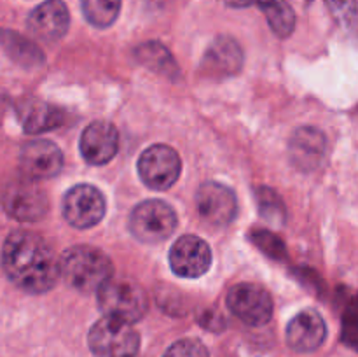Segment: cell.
Returning <instances> with one entry per match:
<instances>
[{
    "label": "cell",
    "mask_w": 358,
    "mask_h": 357,
    "mask_svg": "<svg viewBox=\"0 0 358 357\" xmlns=\"http://www.w3.org/2000/svg\"><path fill=\"white\" fill-rule=\"evenodd\" d=\"M28 30L41 41H59L69 31L70 14L63 0H45L28 16Z\"/></svg>",
    "instance_id": "obj_15"
},
{
    "label": "cell",
    "mask_w": 358,
    "mask_h": 357,
    "mask_svg": "<svg viewBox=\"0 0 358 357\" xmlns=\"http://www.w3.org/2000/svg\"><path fill=\"white\" fill-rule=\"evenodd\" d=\"M252 238H254L255 244H257L266 254L271 255V258L280 259L285 255V247H283L282 240L276 238L273 233H269V231H254V233H252Z\"/></svg>",
    "instance_id": "obj_25"
},
{
    "label": "cell",
    "mask_w": 358,
    "mask_h": 357,
    "mask_svg": "<svg viewBox=\"0 0 358 357\" xmlns=\"http://www.w3.org/2000/svg\"><path fill=\"white\" fill-rule=\"evenodd\" d=\"M98 304L105 317L135 324L149 310V298L143 287L133 279H115L101 286L96 293Z\"/></svg>",
    "instance_id": "obj_3"
},
{
    "label": "cell",
    "mask_w": 358,
    "mask_h": 357,
    "mask_svg": "<svg viewBox=\"0 0 358 357\" xmlns=\"http://www.w3.org/2000/svg\"><path fill=\"white\" fill-rule=\"evenodd\" d=\"M224 6L227 7H236V9H243V7L255 6L262 10V13H268L273 6L276 4V0H219Z\"/></svg>",
    "instance_id": "obj_27"
},
{
    "label": "cell",
    "mask_w": 358,
    "mask_h": 357,
    "mask_svg": "<svg viewBox=\"0 0 358 357\" xmlns=\"http://www.w3.org/2000/svg\"><path fill=\"white\" fill-rule=\"evenodd\" d=\"M129 230L143 244H159L177 230V214L163 200H145L133 209Z\"/></svg>",
    "instance_id": "obj_5"
},
{
    "label": "cell",
    "mask_w": 358,
    "mask_h": 357,
    "mask_svg": "<svg viewBox=\"0 0 358 357\" xmlns=\"http://www.w3.org/2000/svg\"><path fill=\"white\" fill-rule=\"evenodd\" d=\"M2 268L21 290L44 294L58 282L59 259L41 234L14 231L3 241Z\"/></svg>",
    "instance_id": "obj_1"
},
{
    "label": "cell",
    "mask_w": 358,
    "mask_h": 357,
    "mask_svg": "<svg viewBox=\"0 0 358 357\" xmlns=\"http://www.w3.org/2000/svg\"><path fill=\"white\" fill-rule=\"evenodd\" d=\"M227 307L241 322L254 328L268 324L273 317L271 294L252 282L234 286L227 293Z\"/></svg>",
    "instance_id": "obj_9"
},
{
    "label": "cell",
    "mask_w": 358,
    "mask_h": 357,
    "mask_svg": "<svg viewBox=\"0 0 358 357\" xmlns=\"http://www.w3.org/2000/svg\"><path fill=\"white\" fill-rule=\"evenodd\" d=\"M255 198H257L259 214H261L266 220L275 224L278 223L283 224V220H285L287 217V212H285V205H283L278 192H275L269 188H257V191H255Z\"/></svg>",
    "instance_id": "obj_22"
},
{
    "label": "cell",
    "mask_w": 358,
    "mask_h": 357,
    "mask_svg": "<svg viewBox=\"0 0 358 357\" xmlns=\"http://www.w3.org/2000/svg\"><path fill=\"white\" fill-rule=\"evenodd\" d=\"M84 18L96 28H108L121 13V0H83Z\"/></svg>",
    "instance_id": "obj_21"
},
{
    "label": "cell",
    "mask_w": 358,
    "mask_h": 357,
    "mask_svg": "<svg viewBox=\"0 0 358 357\" xmlns=\"http://www.w3.org/2000/svg\"><path fill=\"white\" fill-rule=\"evenodd\" d=\"M2 206L13 219L35 223L48 214L49 200L34 178H13L2 191Z\"/></svg>",
    "instance_id": "obj_6"
},
{
    "label": "cell",
    "mask_w": 358,
    "mask_h": 357,
    "mask_svg": "<svg viewBox=\"0 0 358 357\" xmlns=\"http://www.w3.org/2000/svg\"><path fill=\"white\" fill-rule=\"evenodd\" d=\"M136 58L147 65L149 69L156 70L161 76L175 79L178 76L177 63H175L171 52L159 42H145L136 49Z\"/></svg>",
    "instance_id": "obj_19"
},
{
    "label": "cell",
    "mask_w": 358,
    "mask_h": 357,
    "mask_svg": "<svg viewBox=\"0 0 358 357\" xmlns=\"http://www.w3.org/2000/svg\"><path fill=\"white\" fill-rule=\"evenodd\" d=\"M87 343L96 357H136L140 335L128 322L103 317L90 329Z\"/></svg>",
    "instance_id": "obj_4"
},
{
    "label": "cell",
    "mask_w": 358,
    "mask_h": 357,
    "mask_svg": "<svg viewBox=\"0 0 358 357\" xmlns=\"http://www.w3.org/2000/svg\"><path fill=\"white\" fill-rule=\"evenodd\" d=\"M145 2H149L150 6H164L168 0H145Z\"/></svg>",
    "instance_id": "obj_28"
},
{
    "label": "cell",
    "mask_w": 358,
    "mask_h": 357,
    "mask_svg": "<svg viewBox=\"0 0 358 357\" xmlns=\"http://www.w3.org/2000/svg\"><path fill=\"white\" fill-rule=\"evenodd\" d=\"M20 167L24 177L41 181L58 175L63 168V154L51 140H31L21 149Z\"/></svg>",
    "instance_id": "obj_12"
},
{
    "label": "cell",
    "mask_w": 358,
    "mask_h": 357,
    "mask_svg": "<svg viewBox=\"0 0 358 357\" xmlns=\"http://www.w3.org/2000/svg\"><path fill=\"white\" fill-rule=\"evenodd\" d=\"M114 275V265L103 251L91 245H76L59 258V276L77 293H98Z\"/></svg>",
    "instance_id": "obj_2"
},
{
    "label": "cell",
    "mask_w": 358,
    "mask_h": 357,
    "mask_svg": "<svg viewBox=\"0 0 358 357\" xmlns=\"http://www.w3.org/2000/svg\"><path fill=\"white\" fill-rule=\"evenodd\" d=\"M212 265V248L196 234H184L170 251V266L173 273L184 279H198L205 275Z\"/></svg>",
    "instance_id": "obj_11"
},
{
    "label": "cell",
    "mask_w": 358,
    "mask_h": 357,
    "mask_svg": "<svg viewBox=\"0 0 358 357\" xmlns=\"http://www.w3.org/2000/svg\"><path fill=\"white\" fill-rule=\"evenodd\" d=\"M196 209L205 223L217 227L227 226L238 214L236 195L220 182H205L196 192Z\"/></svg>",
    "instance_id": "obj_10"
},
{
    "label": "cell",
    "mask_w": 358,
    "mask_h": 357,
    "mask_svg": "<svg viewBox=\"0 0 358 357\" xmlns=\"http://www.w3.org/2000/svg\"><path fill=\"white\" fill-rule=\"evenodd\" d=\"M0 42H2L3 49L13 56V59H16L21 65L35 66L44 62V56H42L41 49L34 42L14 34V31H2L0 34Z\"/></svg>",
    "instance_id": "obj_20"
},
{
    "label": "cell",
    "mask_w": 358,
    "mask_h": 357,
    "mask_svg": "<svg viewBox=\"0 0 358 357\" xmlns=\"http://www.w3.org/2000/svg\"><path fill=\"white\" fill-rule=\"evenodd\" d=\"M327 336V326L317 310L299 312L287 326V343L301 354L315 352L320 349Z\"/></svg>",
    "instance_id": "obj_16"
},
{
    "label": "cell",
    "mask_w": 358,
    "mask_h": 357,
    "mask_svg": "<svg viewBox=\"0 0 358 357\" xmlns=\"http://www.w3.org/2000/svg\"><path fill=\"white\" fill-rule=\"evenodd\" d=\"M163 357H210V354L199 340L185 338L175 342Z\"/></svg>",
    "instance_id": "obj_24"
},
{
    "label": "cell",
    "mask_w": 358,
    "mask_h": 357,
    "mask_svg": "<svg viewBox=\"0 0 358 357\" xmlns=\"http://www.w3.org/2000/svg\"><path fill=\"white\" fill-rule=\"evenodd\" d=\"M107 203L94 186L77 184L63 196L62 212L66 223L77 230L93 227L103 219Z\"/></svg>",
    "instance_id": "obj_8"
},
{
    "label": "cell",
    "mask_w": 358,
    "mask_h": 357,
    "mask_svg": "<svg viewBox=\"0 0 358 357\" xmlns=\"http://www.w3.org/2000/svg\"><path fill=\"white\" fill-rule=\"evenodd\" d=\"M79 149L90 164H96V167L107 164L117 154V128L108 121L90 122L80 135Z\"/></svg>",
    "instance_id": "obj_14"
},
{
    "label": "cell",
    "mask_w": 358,
    "mask_h": 357,
    "mask_svg": "<svg viewBox=\"0 0 358 357\" xmlns=\"http://www.w3.org/2000/svg\"><path fill=\"white\" fill-rule=\"evenodd\" d=\"M243 59V49L233 37H217L203 56L201 69L210 77H229L240 72Z\"/></svg>",
    "instance_id": "obj_17"
},
{
    "label": "cell",
    "mask_w": 358,
    "mask_h": 357,
    "mask_svg": "<svg viewBox=\"0 0 358 357\" xmlns=\"http://www.w3.org/2000/svg\"><path fill=\"white\" fill-rule=\"evenodd\" d=\"M327 156V139L315 126H301L289 142L290 163L301 172H315Z\"/></svg>",
    "instance_id": "obj_13"
},
{
    "label": "cell",
    "mask_w": 358,
    "mask_h": 357,
    "mask_svg": "<svg viewBox=\"0 0 358 357\" xmlns=\"http://www.w3.org/2000/svg\"><path fill=\"white\" fill-rule=\"evenodd\" d=\"M343 331H345V342L358 349V296L346 308Z\"/></svg>",
    "instance_id": "obj_26"
},
{
    "label": "cell",
    "mask_w": 358,
    "mask_h": 357,
    "mask_svg": "<svg viewBox=\"0 0 358 357\" xmlns=\"http://www.w3.org/2000/svg\"><path fill=\"white\" fill-rule=\"evenodd\" d=\"M136 168L147 188L166 191L180 177L182 161L173 147L156 144L143 150L142 156L138 158Z\"/></svg>",
    "instance_id": "obj_7"
},
{
    "label": "cell",
    "mask_w": 358,
    "mask_h": 357,
    "mask_svg": "<svg viewBox=\"0 0 358 357\" xmlns=\"http://www.w3.org/2000/svg\"><path fill=\"white\" fill-rule=\"evenodd\" d=\"M332 18L343 28H352L358 16L357 0H325Z\"/></svg>",
    "instance_id": "obj_23"
},
{
    "label": "cell",
    "mask_w": 358,
    "mask_h": 357,
    "mask_svg": "<svg viewBox=\"0 0 358 357\" xmlns=\"http://www.w3.org/2000/svg\"><path fill=\"white\" fill-rule=\"evenodd\" d=\"M63 119H65V114L55 105L34 102L24 108L23 128L30 135H38V133L49 132V130L63 125Z\"/></svg>",
    "instance_id": "obj_18"
}]
</instances>
